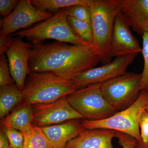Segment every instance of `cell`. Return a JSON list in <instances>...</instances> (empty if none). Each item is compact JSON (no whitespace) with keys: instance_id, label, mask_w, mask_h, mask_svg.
Returning a JSON list of instances; mask_svg holds the SVG:
<instances>
[{"instance_id":"cell-1","label":"cell","mask_w":148,"mask_h":148,"mask_svg":"<svg viewBox=\"0 0 148 148\" xmlns=\"http://www.w3.org/2000/svg\"><path fill=\"white\" fill-rule=\"evenodd\" d=\"M101 61L93 46L38 42L32 44L28 66L31 72H47L71 80Z\"/></svg>"},{"instance_id":"cell-2","label":"cell","mask_w":148,"mask_h":148,"mask_svg":"<svg viewBox=\"0 0 148 148\" xmlns=\"http://www.w3.org/2000/svg\"><path fill=\"white\" fill-rule=\"evenodd\" d=\"M77 90L71 80L47 72H31L22 90L23 102L32 106L51 103Z\"/></svg>"},{"instance_id":"cell-3","label":"cell","mask_w":148,"mask_h":148,"mask_svg":"<svg viewBox=\"0 0 148 148\" xmlns=\"http://www.w3.org/2000/svg\"><path fill=\"white\" fill-rule=\"evenodd\" d=\"M93 31L92 45L102 65L112 61L110 47L115 20L119 11L115 0H92L88 6Z\"/></svg>"},{"instance_id":"cell-4","label":"cell","mask_w":148,"mask_h":148,"mask_svg":"<svg viewBox=\"0 0 148 148\" xmlns=\"http://www.w3.org/2000/svg\"><path fill=\"white\" fill-rule=\"evenodd\" d=\"M148 103V92L142 90L135 103L127 108L100 120H81L85 130L103 128L127 134L143 143L140 134L138 117Z\"/></svg>"},{"instance_id":"cell-5","label":"cell","mask_w":148,"mask_h":148,"mask_svg":"<svg viewBox=\"0 0 148 148\" xmlns=\"http://www.w3.org/2000/svg\"><path fill=\"white\" fill-rule=\"evenodd\" d=\"M67 17L65 8L62 9L37 26L12 35L20 38H26L33 43L42 42L46 39H53L73 45L93 46L82 39L74 32Z\"/></svg>"},{"instance_id":"cell-6","label":"cell","mask_w":148,"mask_h":148,"mask_svg":"<svg viewBox=\"0 0 148 148\" xmlns=\"http://www.w3.org/2000/svg\"><path fill=\"white\" fill-rule=\"evenodd\" d=\"M70 105L88 120L106 119L118 111L106 101L101 89V84L88 86L66 96Z\"/></svg>"},{"instance_id":"cell-7","label":"cell","mask_w":148,"mask_h":148,"mask_svg":"<svg viewBox=\"0 0 148 148\" xmlns=\"http://www.w3.org/2000/svg\"><path fill=\"white\" fill-rule=\"evenodd\" d=\"M141 74L126 73L101 84V92L108 103L117 111L133 105L141 92Z\"/></svg>"},{"instance_id":"cell-8","label":"cell","mask_w":148,"mask_h":148,"mask_svg":"<svg viewBox=\"0 0 148 148\" xmlns=\"http://www.w3.org/2000/svg\"><path fill=\"white\" fill-rule=\"evenodd\" d=\"M138 54L133 53L116 57L113 61L93 68L77 75L71 80L77 89L91 85L101 84L127 73V69Z\"/></svg>"},{"instance_id":"cell-9","label":"cell","mask_w":148,"mask_h":148,"mask_svg":"<svg viewBox=\"0 0 148 148\" xmlns=\"http://www.w3.org/2000/svg\"><path fill=\"white\" fill-rule=\"evenodd\" d=\"M32 124L45 127L74 119H85L70 105L66 96L51 103L32 105Z\"/></svg>"},{"instance_id":"cell-10","label":"cell","mask_w":148,"mask_h":148,"mask_svg":"<svg viewBox=\"0 0 148 148\" xmlns=\"http://www.w3.org/2000/svg\"><path fill=\"white\" fill-rule=\"evenodd\" d=\"M53 15L50 12L36 8L31 0L20 1L12 13L1 21L0 36L12 34L37 22L45 21Z\"/></svg>"},{"instance_id":"cell-11","label":"cell","mask_w":148,"mask_h":148,"mask_svg":"<svg viewBox=\"0 0 148 148\" xmlns=\"http://www.w3.org/2000/svg\"><path fill=\"white\" fill-rule=\"evenodd\" d=\"M32 47V44L17 37L14 38L5 52L11 76L21 91L24 89L27 77L31 73L28 61Z\"/></svg>"},{"instance_id":"cell-12","label":"cell","mask_w":148,"mask_h":148,"mask_svg":"<svg viewBox=\"0 0 148 148\" xmlns=\"http://www.w3.org/2000/svg\"><path fill=\"white\" fill-rule=\"evenodd\" d=\"M130 26L121 12L115 20L110 47L112 58L129 54H138L142 51L139 42L130 31Z\"/></svg>"},{"instance_id":"cell-13","label":"cell","mask_w":148,"mask_h":148,"mask_svg":"<svg viewBox=\"0 0 148 148\" xmlns=\"http://www.w3.org/2000/svg\"><path fill=\"white\" fill-rule=\"evenodd\" d=\"M132 30L143 36L148 32V0H115Z\"/></svg>"},{"instance_id":"cell-14","label":"cell","mask_w":148,"mask_h":148,"mask_svg":"<svg viewBox=\"0 0 148 148\" xmlns=\"http://www.w3.org/2000/svg\"><path fill=\"white\" fill-rule=\"evenodd\" d=\"M51 148H65L67 143L85 130L81 120L74 119L59 124L40 127Z\"/></svg>"},{"instance_id":"cell-15","label":"cell","mask_w":148,"mask_h":148,"mask_svg":"<svg viewBox=\"0 0 148 148\" xmlns=\"http://www.w3.org/2000/svg\"><path fill=\"white\" fill-rule=\"evenodd\" d=\"M116 131L103 128L85 130L69 141L65 148H114L112 140Z\"/></svg>"},{"instance_id":"cell-16","label":"cell","mask_w":148,"mask_h":148,"mask_svg":"<svg viewBox=\"0 0 148 148\" xmlns=\"http://www.w3.org/2000/svg\"><path fill=\"white\" fill-rule=\"evenodd\" d=\"M33 110L32 105L23 103L12 112L1 119V127H10L24 132L32 125Z\"/></svg>"},{"instance_id":"cell-17","label":"cell","mask_w":148,"mask_h":148,"mask_svg":"<svg viewBox=\"0 0 148 148\" xmlns=\"http://www.w3.org/2000/svg\"><path fill=\"white\" fill-rule=\"evenodd\" d=\"M23 95L16 84L2 86L0 88V118L2 119L16 105L23 102Z\"/></svg>"},{"instance_id":"cell-18","label":"cell","mask_w":148,"mask_h":148,"mask_svg":"<svg viewBox=\"0 0 148 148\" xmlns=\"http://www.w3.org/2000/svg\"><path fill=\"white\" fill-rule=\"evenodd\" d=\"M31 2L36 8L56 13L62 9L77 5L88 7L92 0H32Z\"/></svg>"},{"instance_id":"cell-19","label":"cell","mask_w":148,"mask_h":148,"mask_svg":"<svg viewBox=\"0 0 148 148\" xmlns=\"http://www.w3.org/2000/svg\"><path fill=\"white\" fill-rule=\"evenodd\" d=\"M22 133L24 138L23 148H51L40 127L32 124L31 129Z\"/></svg>"},{"instance_id":"cell-20","label":"cell","mask_w":148,"mask_h":148,"mask_svg":"<svg viewBox=\"0 0 148 148\" xmlns=\"http://www.w3.org/2000/svg\"><path fill=\"white\" fill-rule=\"evenodd\" d=\"M67 18L74 32L82 39L92 45L93 35L91 24L70 16H67Z\"/></svg>"},{"instance_id":"cell-21","label":"cell","mask_w":148,"mask_h":148,"mask_svg":"<svg viewBox=\"0 0 148 148\" xmlns=\"http://www.w3.org/2000/svg\"><path fill=\"white\" fill-rule=\"evenodd\" d=\"M67 16L87 22L91 24V14L87 6L77 5L65 8Z\"/></svg>"},{"instance_id":"cell-22","label":"cell","mask_w":148,"mask_h":148,"mask_svg":"<svg viewBox=\"0 0 148 148\" xmlns=\"http://www.w3.org/2000/svg\"><path fill=\"white\" fill-rule=\"evenodd\" d=\"M142 38L143 47L141 52L144 58V64L143 71L141 74V90L148 92V32L144 34Z\"/></svg>"},{"instance_id":"cell-23","label":"cell","mask_w":148,"mask_h":148,"mask_svg":"<svg viewBox=\"0 0 148 148\" xmlns=\"http://www.w3.org/2000/svg\"><path fill=\"white\" fill-rule=\"evenodd\" d=\"M1 130L8 139L11 148H23L24 138L22 132L10 127H1Z\"/></svg>"},{"instance_id":"cell-24","label":"cell","mask_w":148,"mask_h":148,"mask_svg":"<svg viewBox=\"0 0 148 148\" xmlns=\"http://www.w3.org/2000/svg\"><path fill=\"white\" fill-rule=\"evenodd\" d=\"M5 53L0 55V86L14 84Z\"/></svg>"},{"instance_id":"cell-25","label":"cell","mask_w":148,"mask_h":148,"mask_svg":"<svg viewBox=\"0 0 148 148\" xmlns=\"http://www.w3.org/2000/svg\"><path fill=\"white\" fill-rule=\"evenodd\" d=\"M141 138L144 145L148 143V112L145 109L141 111L138 117Z\"/></svg>"},{"instance_id":"cell-26","label":"cell","mask_w":148,"mask_h":148,"mask_svg":"<svg viewBox=\"0 0 148 148\" xmlns=\"http://www.w3.org/2000/svg\"><path fill=\"white\" fill-rule=\"evenodd\" d=\"M20 1L17 0H0V14L5 18L16 8Z\"/></svg>"},{"instance_id":"cell-27","label":"cell","mask_w":148,"mask_h":148,"mask_svg":"<svg viewBox=\"0 0 148 148\" xmlns=\"http://www.w3.org/2000/svg\"><path fill=\"white\" fill-rule=\"evenodd\" d=\"M116 133L119 144L122 148H135V145L138 142L136 139L122 132L116 131Z\"/></svg>"},{"instance_id":"cell-28","label":"cell","mask_w":148,"mask_h":148,"mask_svg":"<svg viewBox=\"0 0 148 148\" xmlns=\"http://www.w3.org/2000/svg\"><path fill=\"white\" fill-rule=\"evenodd\" d=\"M13 39L12 34L0 36V55L5 53Z\"/></svg>"},{"instance_id":"cell-29","label":"cell","mask_w":148,"mask_h":148,"mask_svg":"<svg viewBox=\"0 0 148 148\" xmlns=\"http://www.w3.org/2000/svg\"><path fill=\"white\" fill-rule=\"evenodd\" d=\"M10 145L8 139L3 132L1 130L0 132V148H10Z\"/></svg>"},{"instance_id":"cell-30","label":"cell","mask_w":148,"mask_h":148,"mask_svg":"<svg viewBox=\"0 0 148 148\" xmlns=\"http://www.w3.org/2000/svg\"><path fill=\"white\" fill-rule=\"evenodd\" d=\"M135 148H148V147L145 145L143 143H141L137 142L135 145Z\"/></svg>"},{"instance_id":"cell-31","label":"cell","mask_w":148,"mask_h":148,"mask_svg":"<svg viewBox=\"0 0 148 148\" xmlns=\"http://www.w3.org/2000/svg\"><path fill=\"white\" fill-rule=\"evenodd\" d=\"M145 110L147 111V112H148V103L147 104V106H146L145 109Z\"/></svg>"},{"instance_id":"cell-32","label":"cell","mask_w":148,"mask_h":148,"mask_svg":"<svg viewBox=\"0 0 148 148\" xmlns=\"http://www.w3.org/2000/svg\"><path fill=\"white\" fill-rule=\"evenodd\" d=\"M145 146H147V147H148V143L147 144V145H145Z\"/></svg>"},{"instance_id":"cell-33","label":"cell","mask_w":148,"mask_h":148,"mask_svg":"<svg viewBox=\"0 0 148 148\" xmlns=\"http://www.w3.org/2000/svg\"><path fill=\"white\" fill-rule=\"evenodd\" d=\"M11 148L10 147V148Z\"/></svg>"}]
</instances>
